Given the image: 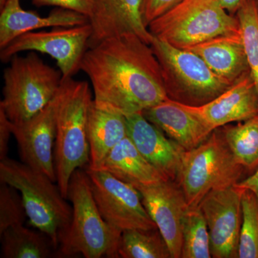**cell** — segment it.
I'll use <instances>...</instances> for the list:
<instances>
[{
	"mask_svg": "<svg viewBox=\"0 0 258 258\" xmlns=\"http://www.w3.org/2000/svg\"><path fill=\"white\" fill-rule=\"evenodd\" d=\"M182 0H142V16L148 28L151 22L169 11Z\"/></svg>",
	"mask_w": 258,
	"mask_h": 258,
	"instance_id": "obj_29",
	"label": "cell"
},
{
	"mask_svg": "<svg viewBox=\"0 0 258 258\" xmlns=\"http://www.w3.org/2000/svg\"><path fill=\"white\" fill-rule=\"evenodd\" d=\"M2 258H47L55 248L50 238L24 225L10 227L0 235Z\"/></svg>",
	"mask_w": 258,
	"mask_h": 258,
	"instance_id": "obj_22",
	"label": "cell"
},
{
	"mask_svg": "<svg viewBox=\"0 0 258 258\" xmlns=\"http://www.w3.org/2000/svg\"><path fill=\"white\" fill-rule=\"evenodd\" d=\"M136 188L149 216L167 243L171 258H181L183 220L189 208L179 183L166 179Z\"/></svg>",
	"mask_w": 258,
	"mask_h": 258,
	"instance_id": "obj_12",
	"label": "cell"
},
{
	"mask_svg": "<svg viewBox=\"0 0 258 258\" xmlns=\"http://www.w3.org/2000/svg\"><path fill=\"white\" fill-rule=\"evenodd\" d=\"M81 71L92 86L98 108L127 115L168 99L160 64L152 47L137 35L104 40L83 56Z\"/></svg>",
	"mask_w": 258,
	"mask_h": 258,
	"instance_id": "obj_1",
	"label": "cell"
},
{
	"mask_svg": "<svg viewBox=\"0 0 258 258\" xmlns=\"http://www.w3.org/2000/svg\"><path fill=\"white\" fill-rule=\"evenodd\" d=\"M0 14V49L15 38L39 29L74 27L89 23L86 15L72 10L57 8L46 17L22 8L20 0H7Z\"/></svg>",
	"mask_w": 258,
	"mask_h": 258,
	"instance_id": "obj_17",
	"label": "cell"
},
{
	"mask_svg": "<svg viewBox=\"0 0 258 258\" xmlns=\"http://www.w3.org/2000/svg\"><path fill=\"white\" fill-rule=\"evenodd\" d=\"M11 127L24 164L46 174L52 181H57L54 159L55 96L37 114L20 123H12Z\"/></svg>",
	"mask_w": 258,
	"mask_h": 258,
	"instance_id": "obj_13",
	"label": "cell"
},
{
	"mask_svg": "<svg viewBox=\"0 0 258 258\" xmlns=\"http://www.w3.org/2000/svg\"><path fill=\"white\" fill-rule=\"evenodd\" d=\"M3 74V108L12 123H20L43 109L54 98L62 83L60 70L51 67L36 52L15 55Z\"/></svg>",
	"mask_w": 258,
	"mask_h": 258,
	"instance_id": "obj_5",
	"label": "cell"
},
{
	"mask_svg": "<svg viewBox=\"0 0 258 258\" xmlns=\"http://www.w3.org/2000/svg\"><path fill=\"white\" fill-rule=\"evenodd\" d=\"M242 212L238 257L258 258V200L249 190L242 192Z\"/></svg>",
	"mask_w": 258,
	"mask_h": 258,
	"instance_id": "obj_27",
	"label": "cell"
},
{
	"mask_svg": "<svg viewBox=\"0 0 258 258\" xmlns=\"http://www.w3.org/2000/svg\"><path fill=\"white\" fill-rule=\"evenodd\" d=\"M240 23L249 73L258 93V12L254 0H247L236 13Z\"/></svg>",
	"mask_w": 258,
	"mask_h": 258,
	"instance_id": "obj_26",
	"label": "cell"
},
{
	"mask_svg": "<svg viewBox=\"0 0 258 258\" xmlns=\"http://www.w3.org/2000/svg\"><path fill=\"white\" fill-rule=\"evenodd\" d=\"M254 1H255V4L256 6H257V9L258 12V0H254Z\"/></svg>",
	"mask_w": 258,
	"mask_h": 258,
	"instance_id": "obj_35",
	"label": "cell"
},
{
	"mask_svg": "<svg viewBox=\"0 0 258 258\" xmlns=\"http://www.w3.org/2000/svg\"><path fill=\"white\" fill-rule=\"evenodd\" d=\"M0 181L20 191L29 222L57 249L59 237L72 216V208L58 185L41 171L8 157L0 160Z\"/></svg>",
	"mask_w": 258,
	"mask_h": 258,
	"instance_id": "obj_4",
	"label": "cell"
},
{
	"mask_svg": "<svg viewBox=\"0 0 258 258\" xmlns=\"http://www.w3.org/2000/svg\"><path fill=\"white\" fill-rule=\"evenodd\" d=\"M182 104V103H181ZM212 131L258 113V93L249 74L212 101L200 106L183 104Z\"/></svg>",
	"mask_w": 258,
	"mask_h": 258,
	"instance_id": "obj_15",
	"label": "cell"
},
{
	"mask_svg": "<svg viewBox=\"0 0 258 258\" xmlns=\"http://www.w3.org/2000/svg\"><path fill=\"white\" fill-rule=\"evenodd\" d=\"M92 29L89 23L74 27H59L49 31H32L20 35L2 49V62L24 51L47 54L57 62L62 79L73 78L81 71Z\"/></svg>",
	"mask_w": 258,
	"mask_h": 258,
	"instance_id": "obj_9",
	"label": "cell"
},
{
	"mask_svg": "<svg viewBox=\"0 0 258 258\" xmlns=\"http://www.w3.org/2000/svg\"><path fill=\"white\" fill-rule=\"evenodd\" d=\"M12 122L0 107V160L8 157L10 136L13 135Z\"/></svg>",
	"mask_w": 258,
	"mask_h": 258,
	"instance_id": "obj_31",
	"label": "cell"
},
{
	"mask_svg": "<svg viewBox=\"0 0 258 258\" xmlns=\"http://www.w3.org/2000/svg\"><path fill=\"white\" fill-rule=\"evenodd\" d=\"M142 114L185 151L198 147L213 132L184 105L169 98Z\"/></svg>",
	"mask_w": 258,
	"mask_h": 258,
	"instance_id": "obj_18",
	"label": "cell"
},
{
	"mask_svg": "<svg viewBox=\"0 0 258 258\" xmlns=\"http://www.w3.org/2000/svg\"><path fill=\"white\" fill-rule=\"evenodd\" d=\"M86 171L97 206L108 225L120 232L157 229L135 186L103 169L87 168Z\"/></svg>",
	"mask_w": 258,
	"mask_h": 258,
	"instance_id": "obj_10",
	"label": "cell"
},
{
	"mask_svg": "<svg viewBox=\"0 0 258 258\" xmlns=\"http://www.w3.org/2000/svg\"><path fill=\"white\" fill-rule=\"evenodd\" d=\"M236 160L246 171L258 169V113L237 124L220 128Z\"/></svg>",
	"mask_w": 258,
	"mask_h": 258,
	"instance_id": "obj_23",
	"label": "cell"
},
{
	"mask_svg": "<svg viewBox=\"0 0 258 258\" xmlns=\"http://www.w3.org/2000/svg\"><path fill=\"white\" fill-rule=\"evenodd\" d=\"M127 136L141 154L166 179L176 181L186 151L144 116L127 115Z\"/></svg>",
	"mask_w": 258,
	"mask_h": 258,
	"instance_id": "obj_16",
	"label": "cell"
},
{
	"mask_svg": "<svg viewBox=\"0 0 258 258\" xmlns=\"http://www.w3.org/2000/svg\"><path fill=\"white\" fill-rule=\"evenodd\" d=\"M208 225L200 208H189L182 224L181 258H211Z\"/></svg>",
	"mask_w": 258,
	"mask_h": 258,
	"instance_id": "obj_25",
	"label": "cell"
},
{
	"mask_svg": "<svg viewBox=\"0 0 258 258\" xmlns=\"http://www.w3.org/2000/svg\"><path fill=\"white\" fill-rule=\"evenodd\" d=\"M118 254L122 258H171L167 243L158 228L123 231Z\"/></svg>",
	"mask_w": 258,
	"mask_h": 258,
	"instance_id": "obj_24",
	"label": "cell"
},
{
	"mask_svg": "<svg viewBox=\"0 0 258 258\" xmlns=\"http://www.w3.org/2000/svg\"><path fill=\"white\" fill-rule=\"evenodd\" d=\"M222 8L231 15H235L247 0H216Z\"/></svg>",
	"mask_w": 258,
	"mask_h": 258,
	"instance_id": "obj_33",
	"label": "cell"
},
{
	"mask_svg": "<svg viewBox=\"0 0 258 258\" xmlns=\"http://www.w3.org/2000/svg\"><path fill=\"white\" fill-rule=\"evenodd\" d=\"M236 186L252 191L258 200V169L245 179L239 181Z\"/></svg>",
	"mask_w": 258,
	"mask_h": 258,
	"instance_id": "obj_32",
	"label": "cell"
},
{
	"mask_svg": "<svg viewBox=\"0 0 258 258\" xmlns=\"http://www.w3.org/2000/svg\"><path fill=\"white\" fill-rule=\"evenodd\" d=\"M27 213L18 189L5 183L0 186V235L10 227L23 225Z\"/></svg>",
	"mask_w": 258,
	"mask_h": 258,
	"instance_id": "obj_28",
	"label": "cell"
},
{
	"mask_svg": "<svg viewBox=\"0 0 258 258\" xmlns=\"http://www.w3.org/2000/svg\"><path fill=\"white\" fill-rule=\"evenodd\" d=\"M7 0H0V9L4 6L5 3H6Z\"/></svg>",
	"mask_w": 258,
	"mask_h": 258,
	"instance_id": "obj_34",
	"label": "cell"
},
{
	"mask_svg": "<svg viewBox=\"0 0 258 258\" xmlns=\"http://www.w3.org/2000/svg\"><path fill=\"white\" fill-rule=\"evenodd\" d=\"M186 50L200 56L215 74L232 84L249 74L241 31L214 37Z\"/></svg>",
	"mask_w": 258,
	"mask_h": 258,
	"instance_id": "obj_19",
	"label": "cell"
},
{
	"mask_svg": "<svg viewBox=\"0 0 258 258\" xmlns=\"http://www.w3.org/2000/svg\"><path fill=\"white\" fill-rule=\"evenodd\" d=\"M142 6V0H93L88 48L125 35H137L150 45L154 37L144 23Z\"/></svg>",
	"mask_w": 258,
	"mask_h": 258,
	"instance_id": "obj_14",
	"label": "cell"
},
{
	"mask_svg": "<svg viewBox=\"0 0 258 258\" xmlns=\"http://www.w3.org/2000/svg\"><path fill=\"white\" fill-rule=\"evenodd\" d=\"M148 29L153 37L181 49L241 31L236 15L216 0H182L151 22Z\"/></svg>",
	"mask_w": 258,
	"mask_h": 258,
	"instance_id": "obj_6",
	"label": "cell"
},
{
	"mask_svg": "<svg viewBox=\"0 0 258 258\" xmlns=\"http://www.w3.org/2000/svg\"><path fill=\"white\" fill-rule=\"evenodd\" d=\"M37 7L55 6L77 12L89 18L92 11L93 0H32Z\"/></svg>",
	"mask_w": 258,
	"mask_h": 258,
	"instance_id": "obj_30",
	"label": "cell"
},
{
	"mask_svg": "<svg viewBox=\"0 0 258 258\" xmlns=\"http://www.w3.org/2000/svg\"><path fill=\"white\" fill-rule=\"evenodd\" d=\"M160 64L168 98L191 106L215 99L232 86L215 74L197 54L154 37L150 44Z\"/></svg>",
	"mask_w": 258,
	"mask_h": 258,
	"instance_id": "obj_8",
	"label": "cell"
},
{
	"mask_svg": "<svg viewBox=\"0 0 258 258\" xmlns=\"http://www.w3.org/2000/svg\"><path fill=\"white\" fill-rule=\"evenodd\" d=\"M88 139L90 147L89 169H101L112 149L127 137L126 118L118 112L91 104L88 117Z\"/></svg>",
	"mask_w": 258,
	"mask_h": 258,
	"instance_id": "obj_20",
	"label": "cell"
},
{
	"mask_svg": "<svg viewBox=\"0 0 258 258\" xmlns=\"http://www.w3.org/2000/svg\"><path fill=\"white\" fill-rule=\"evenodd\" d=\"M93 101L88 83L73 78L62 79L55 95L54 159L57 185L66 199L73 174L89 164L87 125Z\"/></svg>",
	"mask_w": 258,
	"mask_h": 258,
	"instance_id": "obj_2",
	"label": "cell"
},
{
	"mask_svg": "<svg viewBox=\"0 0 258 258\" xmlns=\"http://www.w3.org/2000/svg\"><path fill=\"white\" fill-rule=\"evenodd\" d=\"M243 190L236 184L212 190L199 204L208 225L212 257H238Z\"/></svg>",
	"mask_w": 258,
	"mask_h": 258,
	"instance_id": "obj_11",
	"label": "cell"
},
{
	"mask_svg": "<svg viewBox=\"0 0 258 258\" xmlns=\"http://www.w3.org/2000/svg\"><path fill=\"white\" fill-rule=\"evenodd\" d=\"M68 199L72 203V216L69 227L59 237V257L82 254L86 258L118 257L122 232L102 217L86 170L79 169L73 174Z\"/></svg>",
	"mask_w": 258,
	"mask_h": 258,
	"instance_id": "obj_3",
	"label": "cell"
},
{
	"mask_svg": "<svg viewBox=\"0 0 258 258\" xmlns=\"http://www.w3.org/2000/svg\"><path fill=\"white\" fill-rule=\"evenodd\" d=\"M245 172L219 128L198 147L184 152L176 181L189 208H195L210 191L234 186Z\"/></svg>",
	"mask_w": 258,
	"mask_h": 258,
	"instance_id": "obj_7",
	"label": "cell"
},
{
	"mask_svg": "<svg viewBox=\"0 0 258 258\" xmlns=\"http://www.w3.org/2000/svg\"><path fill=\"white\" fill-rule=\"evenodd\" d=\"M99 169L135 187L168 179L141 154L128 136L112 149Z\"/></svg>",
	"mask_w": 258,
	"mask_h": 258,
	"instance_id": "obj_21",
	"label": "cell"
}]
</instances>
